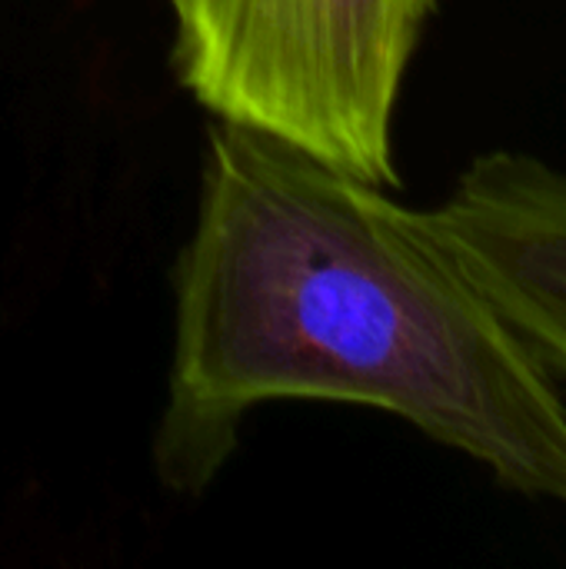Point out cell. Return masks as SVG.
<instances>
[{"instance_id":"7a4b0ae2","label":"cell","mask_w":566,"mask_h":569,"mask_svg":"<svg viewBox=\"0 0 566 569\" xmlns=\"http://www.w3.org/2000/svg\"><path fill=\"white\" fill-rule=\"evenodd\" d=\"M180 83L217 117L397 187L394 113L437 0H170Z\"/></svg>"},{"instance_id":"6da1fadb","label":"cell","mask_w":566,"mask_h":569,"mask_svg":"<svg viewBox=\"0 0 566 569\" xmlns=\"http://www.w3.org/2000/svg\"><path fill=\"white\" fill-rule=\"evenodd\" d=\"M173 303L153 440L170 490H203L260 403L330 400L394 413L566 507L557 380L387 187L217 120Z\"/></svg>"},{"instance_id":"3957f363","label":"cell","mask_w":566,"mask_h":569,"mask_svg":"<svg viewBox=\"0 0 566 569\" xmlns=\"http://www.w3.org/2000/svg\"><path fill=\"white\" fill-rule=\"evenodd\" d=\"M427 227L554 380H566V170L530 153H480Z\"/></svg>"}]
</instances>
